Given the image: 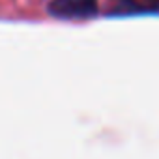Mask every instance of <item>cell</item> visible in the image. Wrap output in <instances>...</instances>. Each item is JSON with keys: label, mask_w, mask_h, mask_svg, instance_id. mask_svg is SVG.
I'll return each instance as SVG.
<instances>
[{"label": "cell", "mask_w": 159, "mask_h": 159, "mask_svg": "<svg viewBox=\"0 0 159 159\" xmlns=\"http://www.w3.org/2000/svg\"><path fill=\"white\" fill-rule=\"evenodd\" d=\"M111 15L159 13V0H116L111 6Z\"/></svg>", "instance_id": "obj_2"}, {"label": "cell", "mask_w": 159, "mask_h": 159, "mask_svg": "<svg viewBox=\"0 0 159 159\" xmlns=\"http://www.w3.org/2000/svg\"><path fill=\"white\" fill-rule=\"evenodd\" d=\"M96 8H98L96 0H52L51 2V13L66 19L94 15Z\"/></svg>", "instance_id": "obj_1"}]
</instances>
